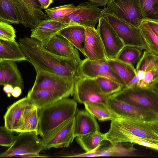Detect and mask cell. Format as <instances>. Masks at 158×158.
Instances as JSON below:
<instances>
[{"label": "cell", "instance_id": "6da1fadb", "mask_svg": "<svg viewBox=\"0 0 158 158\" xmlns=\"http://www.w3.org/2000/svg\"><path fill=\"white\" fill-rule=\"evenodd\" d=\"M19 43L27 60L32 64L36 71H43L74 78L78 76V70L81 60L53 54L34 38L25 36L20 38Z\"/></svg>", "mask_w": 158, "mask_h": 158}, {"label": "cell", "instance_id": "7a4b0ae2", "mask_svg": "<svg viewBox=\"0 0 158 158\" xmlns=\"http://www.w3.org/2000/svg\"><path fill=\"white\" fill-rule=\"evenodd\" d=\"M33 85L27 97L40 109L73 95L74 78L38 70Z\"/></svg>", "mask_w": 158, "mask_h": 158}, {"label": "cell", "instance_id": "3957f363", "mask_svg": "<svg viewBox=\"0 0 158 158\" xmlns=\"http://www.w3.org/2000/svg\"><path fill=\"white\" fill-rule=\"evenodd\" d=\"M77 103L74 99H63L38 109V132L42 138L67 120L74 117Z\"/></svg>", "mask_w": 158, "mask_h": 158}, {"label": "cell", "instance_id": "277c9868", "mask_svg": "<svg viewBox=\"0 0 158 158\" xmlns=\"http://www.w3.org/2000/svg\"><path fill=\"white\" fill-rule=\"evenodd\" d=\"M38 132H22L15 136L12 145L0 155L1 157L19 156L40 157L39 153L46 150L42 139Z\"/></svg>", "mask_w": 158, "mask_h": 158}, {"label": "cell", "instance_id": "5b68a950", "mask_svg": "<svg viewBox=\"0 0 158 158\" xmlns=\"http://www.w3.org/2000/svg\"><path fill=\"white\" fill-rule=\"evenodd\" d=\"M110 96L118 100L151 110L158 115V92L151 87L123 88Z\"/></svg>", "mask_w": 158, "mask_h": 158}, {"label": "cell", "instance_id": "8992f818", "mask_svg": "<svg viewBox=\"0 0 158 158\" xmlns=\"http://www.w3.org/2000/svg\"><path fill=\"white\" fill-rule=\"evenodd\" d=\"M102 17L110 24L123 41L124 46L134 47L142 50L147 47L139 28L135 27L116 16L107 7L102 9Z\"/></svg>", "mask_w": 158, "mask_h": 158}, {"label": "cell", "instance_id": "52a82bcc", "mask_svg": "<svg viewBox=\"0 0 158 158\" xmlns=\"http://www.w3.org/2000/svg\"><path fill=\"white\" fill-rule=\"evenodd\" d=\"M107 5L116 16L135 27L146 20L139 0H110Z\"/></svg>", "mask_w": 158, "mask_h": 158}, {"label": "cell", "instance_id": "ba28073f", "mask_svg": "<svg viewBox=\"0 0 158 158\" xmlns=\"http://www.w3.org/2000/svg\"><path fill=\"white\" fill-rule=\"evenodd\" d=\"M73 96L79 103L86 102H103L107 104L110 96L101 91L95 78L77 76L74 78Z\"/></svg>", "mask_w": 158, "mask_h": 158}, {"label": "cell", "instance_id": "9c48e42d", "mask_svg": "<svg viewBox=\"0 0 158 158\" xmlns=\"http://www.w3.org/2000/svg\"><path fill=\"white\" fill-rule=\"evenodd\" d=\"M69 15L58 20L70 25L94 27L102 15V10L90 2L79 4Z\"/></svg>", "mask_w": 158, "mask_h": 158}, {"label": "cell", "instance_id": "30bf717a", "mask_svg": "<svg viewBox=\"0 0 158 158\" xmlns=\"http://www.w3.org/2000/svg\"><path fill=\"white\" fill-rule=\"evenodd\" d=\"M19 14L20 23L25 28H35L43 20L50 19L37 0H11Z\"/></svg>", "mask_w": 158, "mask_h": 158}, {"label": "cell", "instance_id": "8fae6325", "mask_svg": "<svg viewBox=\"0 0 158 158\" xmlns=\"http://www.w3.org/2000/svg\"><path fill=\"white\" fill-rule=\"evenodd\" d=\"M78 76L95 78L103 77L123 85L125 84L108 63L107 59L91 60L87 58L81 60L78 70Z\"/></svg>", "mask_w": 158, "mask_h": 158}, {"label": "cell", "instance_id": "7c38bea8", "mask_svg": "<svg viewBox=\"0 0 158 158\" xmlns=\"http://www.w3.org/2000/svg\"><path fill=\"white\" fill-rule=\"evenodd\" d=\"M106 103L109 107L120 116L145 122L158 119V115L153 111L118 100L110 96Z\"/></svg>", "mask_w": 158, "mask_h": 158}, {"label": "cell", "instance_id": "4fadbf2b", "mask_svg": "<svg viewBox=\"0 0 158 158\" xmlns=\"http://www.w3.org/2000/svg\"><path fill=\"white\" fill-rule=\"evenodd\" d=\"M97 31L103 45L107 59H116L124 44L113 27L103 17H101Z\"/></svg>", "mask_w": 158, "mask_h": 158}, {"label": "cell", "instance_id": "5bb4252c", "mask_svg": "<svg viewBox=\"0 0 158 158\" xmlns=\"http://www.w3.org/2000/svg\"><path fill=\"white\" fill-rule=\"evenodd\" d=\"M110 125L123 129L132 135L158 144V135L145 122L119 116L111 120Z\"/></svg>", "mask_w": 158, "mask_h": 158}, {"label": "cell", "instance_id": "9a60e30c", "mask_svg": "<svg viewBox=\"0 0 158 158\" xmlns=\"http://www.w3.org/2000/svg\"><path fill=\"white\" fill-rule=\"evenodd\" d=\"M75 138L74 116L65 121L42 138L46 149L67 147Z\"/></svg>", "mask_w": 158, "mask_h": 158}, {"label": "cell", "instance_id": "2e32d148", "mask_svg": "<svg viewBox=\"0 0 158 158\" xmlns=\"http://www.w3.org/2000/svg\"><path fill=\"white\" fill-rule=\"evenodd\" d=\"M133 143L118 142L111 143L107 147H100L89 152L75 154L69 156V157H98L100 156H123L134 155L136 150L134 147Z\"/></svg>", "mask_w": 158, "mask_h": 158}, {"label": "cell", "instance_id": "e0dca14e", "mask_svg": "<svg viewBox=\"0 0 158 158\" xmlns=\"http://www.w3.org/2000/svg\"><path fill=\"white\" fill-rule=\"evenodd\" d=\"M48 52L58 56L81 60L77 49L67 39L58 34L41 42Z\"/></svg>", "mask_w": 158, "mask_h": 158}, {"label": "cell", "instance_id": "ac0fdd59", "mask_svg": "<svg viewBox=\"0 0 158 158\" xmlns=\"http://www.w3.org/2000/svg\"><path fill=\"white\" fill-rule=\"evenodd\" d=\"M31 103L27 97L10 106L3 116L4 126L13 132H19L23 124L25 110Z\"/></svg>", "mask_w": 158, "mask_h": 158}, {"label": "cell", "instance_id": "d6986e66", "mask_svg": "<svg viewBox=\"0 0 158 158\" xmlns=\"http://www.w3.org/2000/svg\"><path fill=\"white\" fill-rule=\"evenodd\" d=\"M86 38L84 55L91 60L106 59L103 44L97 30L94 27H86Z\"/></svg>", "mask_w": 158, "mask_h": 158}, {"label": "cell", "instance_id": "ffe728a7", "mask_svg": "<svg viewBox=\"0 0 158 158\" xmlns=\"http://www.w3.org/2000/svg\"><path fill=\"white\" fill-rule=\"evenodd\" d=\"M105 140L111 143L127 142L136 143L158 151V144H155L134 135L120 128L111 125L104 133Z\"/></svg>", "mask_w": 158, "mask_h": 158}, {"label": "cell", "instance_id": "44dd1931", "mask_svg": "<svg viewBox=\"0 0 158 158\" xmlns=\"http://www.w3.org/2000/svg\"><path fill=\"white\" fill-rule=\"evenodd\" d=\"M70 25L50 19L43 20L31 29L30 37L42 42L58 34L59 32Z\"/></svg>", "mask_w": 158, "mask_h": 158}, {"label": "cell", "instance_id": "7402d4cb", "mask_svg": "<svg viewBox=\"0 0 158 158\" xmlns=\"http://www.w3.org/2000/svg\"><path fill=\"white\" fill-rule=\"evenodd\" d=\"M100 131L95 117L86 110L77 109L74 116V135L77 136Z\"/></svg>", "mask_w": 158, "mask_h": 158}, {"label": "cell", "instance_id": "603a6c76", "mask_svg": "<svg viewBox=\"0 0 158 158\" xmlns=\"http://www.w3.org/2000/svg\"><path fill=\"white\" fill-rule=\"evenodd\" d=\"M0 84H10L14 88L19 86L24 88L23 81L20 71L15 61H0Z\"/></svg>", "mask_w": 158, "mask_h": 158}, {"label": "cell", "instance_id": "cb8c5ba5", "mask_svg": "<svg viewBox=\"0 0 158 158\" xmlns=\"http://www.w3.org/2000/svg\"><path fill=\"white\" fill-rule=\"evenodd\" d=\"M58 34L66 38L84 54L83 48L86 38L85 27L78 25H70L62 29Z\"/></svg>", "mask_w": 158, "mask_h": 158}, {"label": "cell", "instance_id": "d4e9b609", "mask_svg": "<svg viewBox=\"0 0 158 158\" xmlns=\"http://www.w3.org/2000/svg\"><path fill=\"white\" fill-rule=\"evenodd\" d=\"M20 61L27 60L19 44L16 41L0 40V61Z\"/></svg>", "mask_w": 158, "mask_h": 158}, {"label": "cell", "instance_id": "484cf974", "mask_svg": "<svg viewBox=\"0 0 158 158\" xmlns=\"http://www.w3.org/2000/svg\"><path fill=\"white\" fill-rule=\"evenodd\" d=\"M83 104L86 110L101 121H111L120 116L104 102H86Z\"/></svg>", "mask_w": 158, "mask_h": 158}, {"label": "cell", "instance_id": "4316f807", "mask_svg": "<svg viewBox=\"0 0 158 158\" xmlns=\"http://www.w3.org/2000/svg\"><path fill=\"white\" fill-rule=\"evenodd\" d=\"M78 143L85 152L93 151L100 147L105 140L104 133L100 131L76 137Z\"/></svg>", "mask_w": 158, "mask_h": 158}, {"label": "cell", "instance_id": "83f0119b", "mask_svg": "<svg viewBox=\"0 0 158 158\" xmlns=\"http://www.w3.org/2000/svg\"><path fill=\"white\" fill-rule=\"evenodd\" d=\"M107 60L112 69L123 81L125 86L136 74V69L133 65L116 59H107Z\"/></svg>", "mask_w": 158, "mask_h": 158}, {"label": "cell", "instance_id": "f1b7e54d", "mask_svg": "<svg viewBox=\"0 0 158 158\" xmlns=\"http://www.w3.org/2000/svg\"><path fill=\"white\" fill-rule=\"evenodd\" d=\"M39 120L38 109L31 103L25 110L23 124L19 132L33 131L38 132Z\"/></svg>", "mask_w": 158, "mask_h": 158}, {"label": "cell", "instance_id": "f546056e", "mask_svg": "<svg viewBox=\"0 0 158 158\" xmlns=\"http://www.w3.org/2000/svg\"><path fill=\"white\" fill-rule=\"evenodd\" d=\"M0 21L10 24L20 23L19 14L11 0H0Z\"/></svg>", "mask_w": 158, "mask_h": 158}, {"label": "cell", "instance_id": "4dcf8cb0", "mask_svg": "<svg viewBox=\"0 0 158 158\" xmlns=\"http://www.w3.org/2000/svg\"><path fill=\"white\" fill-rule=\"evenodd\" d=\"M139 28L146 44L147 50L158 56V37L145 20L142 23Z\"/></svg>", "mask_w": 158, "mask_h": 158}, {"label": "cell", "instance_id": "1f68e13d", "mask_svg": "<svg viewBox=\"0 0 158 158\" xmlns=\"http://www.w3.org/2000/svg\"><path fill=\"white\" fill-rule=\"evenodd\" d=\"M141 50L134 47L124 46L118 54L116 59L134 65L141 57Z\"/></svg>", "mask_w": 158, "mask_h": 158}, {"label": "cell", "instance_id": "d6a6232c", "mask_svg": "<svg viewBox=\"0 0 158 158\" xmlns=\"http://www.w3.org/2000/svg\"><path fill=\"white\" fill-rule=\"evenodd\" d=\"M158 67V56L147 50L143 52L137 63L136 71L142 70L145 73L155 69Z\"/></svg>", "mask_w": 158, "mask_h": 158}, {"label": "cell", "instance_id": "836d02e7", "mask_svg": "<svg viewBox=\"0 0 158 158\" xmlns=\"http://www.w3.org/2000/svg\"><path fill=\"white\" fill-rule=\"evenodd\" d=\"M95 79L102 92L107 96L119 92L124 87L119 83L106 77H98Z\"/></svg>", "mask_w": 158, "mask_h": 158}, {"label": "cell", "instance_id": "e575fe53", "mask_svg": "<svg viewBox=\"0 0 158 158\" xmlns=\"http://www.w3.org/2000/svg\"><path fill=\"white\" fill-rule=\"evenodd\" d=\"M76 9L74 4H70L48 8L45 12L50 19L58 20L69 15Z\"/></svg>", "mask_w": 158, "mask_h": 158}, {"label": "cell", "instance_id": "d590c367", "mask_svg": "<svg viewBox=\"0 0 158 158\" xmlns=\"http://www.w3.org/2000/svg\"><path fill=\"white\" fill-rule=\"evenodd\" d=\"M146 20L158 22V0H139Z\"/></svg>", "mask_w": 158, "mask_h": 158}, {"label": "cell", "instance_id": "8d00e7d4", "mask_svg": "<svg viewBox=\"0 0 158 158\" xmlns=\"http://www.w3.org/2000/svg\"><path fill=\"white\" fill-rule=\"evenodd\" d=\"M16 31L10 24L0 21V40L7 41H15Z\"/></svg>", "mask_w": 158, "mask_h": 158}, {"label": "cell", "instance_id": "74e56055", "mask_svg": "<svg viewBox=\"0 0 158 158\" xmlns=\"http://www.w3.org/2000/svg\"><path fill=\"white\" fill-rule=\"evenodd\" d=\"M13 131L5 126L0 127V145L2 146L10 147L14 143L15 137Z\"/></svg>", "mask_w": 158, "mask_h": 158}, {"label": "cell", "instance_id": "f35d334b", "mask_svg": "<svg viewBox=\"0 0 158 158\" xmlns=\"http://www.w3.org/2000/svg\"><path fill=\"white\" fill-rule=\"evenodd\" d=\"M155 74V69L146 72L143 80L145 87L149 86L153 82Z\"/></svg>", "mask_w": 158, "mask_h": 158}, {"label": "cell", "instance_id": "ab89813d", "mask_svg": "<svg viewBox=\"0 0 158 158\" xmlns=\"http://www.w3.org/2000/svg\"><path fill=\"white\" fill-rule=\"evenodd\" d=\"M145 21L153 32L158 37V22L149 20Z\"/></svg>", "mask_w": 158, "mask_h": 158}, {"label": "cell", "instance_id": "60d3db41", "mask_svg": "<svg viewBox=\"0 0 158 158\" xmlns=\"http://www.w3.org/2000/svg\"><path fill=\"white\" fill-rule=\"evenodd\" d=\"M91 3L97 7H105L110 0H87Z\"/></svg>", "mask_w": 158, "mask_h": 158}, {"label": "cell", "instance_id": "b9f144b4", "mask_svg": "<svg viewBox=\"0 0 158 158\" xmlns=\"http://www.w3.org/2000/svg\"><path fill=\"white\" fill-rule=\"evenodd\" d=\"M138 80V77L137 74H136L130 82L123 88H129L137 87Z\"/></svg>", "mask_w": 158, "mask_h": 158}, {"label": "cell", "instance_id": "7bdbcfd3", "mask_svg": "<svg viewBox=\"0 0 158 158\" xmlns=\"http://www.w3.org/2000/svg\"><path fill=\"white\" fill-rule=\"evenodd\" d=\"M148 123L154 132L158 135V119Z\"/></svg>", "mask_w": 158, "mask_h": 158}, {"label": "cell", "instance_id": "ee69618b", "mask_svg": "<svg viewBox=\"0 0 158 158\" xmlns=\"http://www.w3.org/2000/svg\"><path fill=\"white\" fill-rule=\"evenodd\" d=\"M42 9H47L53 2V0H37Z\"/></svg>", "mask_w": 158, "mask_h": 158}, {"label": "cell", "instance_id": "f6af8a7d", "mask_svg": "<svg viewBox=\"0 0 158 158\" xmlns=\"http://www.w3.org/2000/svg\"><path fill=\"white\" fill-rule=\"evenodd\" d=\"M14 87L10 84H6L4 85L3 87V91L7 94L8 97H10L11 93L13 90Z\"/></svg>", "mask_w": 158, "mask_h": 158}, {"label": "cell", "instance_id": "bcb514c9", "mask_svg": "<svg viewBox=\"0 0 158 158\" xmlns=\"http://www.w3.org/2000/svg\"><path fill=\"white\" fill-rule=\"evenodd\" d=\"M21 88L19 86H16L14 88L11 93V95L14 97H19L21 94Z\"/></svg>", "mask_w": 158, "mask_h": 158}, {"label": "cell", "instance_id": "7dc6e473", "mask_svg": "<svg viewBox=\"0 0 158 158\" xmlns=\"http://www.w3.org/2000/svg\"><path fill=\"white\" fill-rule=\"evenodd\" d=\"M145 73V72L142 70H139L136 71V74L138 77L139 81L143 80Z\"/></svg>", "mask_w": 158, "mask_h": 158}, {"label": "cell", "instance_id": "c3c4849f", "mask_svg": "<svg viewBox=\"0 0 158 158\" xmlns=\"http://www.w3.org/2000/svg\"><path fill=\"white\" fill-rule=\"evenodd\" d=\"M158 92V80L151 83L149 85Z\"/></svg>", "mask_w": 158, "mask_h": 158}, {"label": "cell", "instance_id": "681fc988", "mask_svg": "<svg viewBox=\"0 0 158 158\" xmlns=\"http://www.w3.org/2000/svg\"><path fill=\"white\" fill-rule=\"evenodd\" d=\"M158 80V67L155 69V74L152 82Z\"/></svg>", "mask_w": 158, "mask_h": 158}]
</instances>
